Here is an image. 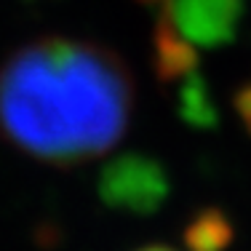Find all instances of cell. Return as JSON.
<instances>
[{
	"label": "cell",
	"instance_id": "5",
	"mask_svg": "<svg viewBox=\"0 0 251 251\" xmlns=\"http://www.w3.org/2000/svg\"><path fill=\"white\" fill-rule=\"evenodd\" d=\"M179 115L193 128H214L219 123V112L208 94V83L198 70L184 75L179 86Z\"/></svg>",
	"mask_w": 251,
	"mask_h": 251
},
{
	"label": "cell",
	"instance_id": "4",
	"mask_svg": "<svg viewBox=\"0 0 251 251\" xmlns=\"http://www.w3.org/2000/svg\"><path fill=\"white\" fill-rule=\"evenodd\" d=\"M201 56L187 38L176 32V27L160 14L158 25L152 29V70L160 83H174L179 77L198 70Z\"/></svg>",
	"mask_w": 251,
	"mask_h": 251
},
{
	"label": "cell",
	"instance_id": "9",
	"mask_svg": "<svg viewBox=\"0 0 251 251\" xmlns=\"http://www.w3.org/2000/svg\"><path fill=\"white\" fill-rule=\"evenodd\" d=\"M142 251H171V249H166V246H150V249H142Z\"/></svg>",
	"mask_w": 251,
	"mask_h": 251
},
{
	"label": "cell",
	"instance_id": "2",
	"mask_svg": "<svg viewBox=\"0 0 251 251\" xmlns=\"http://www.w3.org/2000/svg\"><path fill=\"white\" fill-rule=\"evenodd\" d=\"M99 195L112 208L147 214L169 195V179L155 158L128 152L104 166L99 176Z\"/></svg>",
	"mask_w": 251,
	"mask_h": 251
},
{
	"label": "cell",
	"instance_id": "6",
	"mask_svg": "<svg viewBox=\"0 0 251 251\" xmlns=\"http://www.w3.org/2000/svg\"><path fill=\"white\" fill-rule=\"evenodd\" d=\"M187 238L195 246V251H217L222 246L225 238H230V230H227L225 217H219L217 211H208V214L195 219V225L190 227Z\"/></svg>",
	"mask_w": 251,
	"mask_h": 251
},
{
	"label": "cell",
	"instance_id": "7",
	"mask_svg": "<svg viewBox=\"0 0 251 251\" xmlns=\"http://www.w3.org/2000/svg\"><path fill=\"white\" fill-rule=\"evenodd\" d=\"M232 107H235L243 128L251 134V80H246L243 86H238V91L232 94Z\"/></svg>",
	"mask_w": 251,
	"mask_h": 251
},
{
	"label": "cell",
	"instance_id": "1",
	"mask_svg": "<svg viewBox=\"0 0 251 251\" xmlns=\"http://www.w3.org/2000/svg\"><path fill=\"white\" fill-rule=\"evenodd\" d=\"M131 110V73L104 46L53 35L0 67V134L46 163L77 166L112 150Z\"/></svg>",
	"mask_w": 251,
	"mask_h": 251
},
{
	"label": "cell",
	"instance_id": "3",
	"mask_svg": "<svg viewBox=\"0 0 251 251\" xmlns=\"http://www.w3.org/2000/svg\"><path fill=\"white\" fill-rule=\"evenodd\" d=\"M243 0H169L163 14L193 46H230L243 19Z\"/></svg>",
	"mask_w": 251,
	"mask_h": 251
},
{
	"label": "cell",
	"instance_id": "8",
	"mask_svg": "<svg viewBox=\"0 0 251 251\" xmlns=\"http://www.w3.org/2000/svg\"><path fill=\"white\" fill-rule=\"evenodd\" d=\"M136 3H142V5H166L169 0H136Z\"/></svg>",
	"mask_w": 251,
	"mask_h": 251
}]
</instances>
